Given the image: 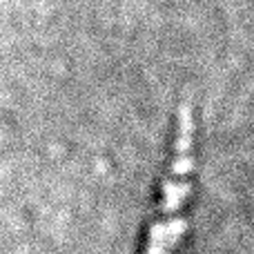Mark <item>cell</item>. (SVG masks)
I'll return each mask as SVG.
<instances>
[{"instance_id": "cell-1", "label": "cell", "mask_w": 254, "mask_h": 254, "mask_svg": "<svg viewBox=\"0 0 254 254\" xmlns=\"http://www.w3.org/2000/svg\"><path fill=\"white\" fill-rule=\"evenodd\" d=\"M192 192V149L190 140L179 143L172 170L163 181L158 214L149 225V237L145 254H172L188 230L183 219V207Z\"/></svg>"}]
</instances>
